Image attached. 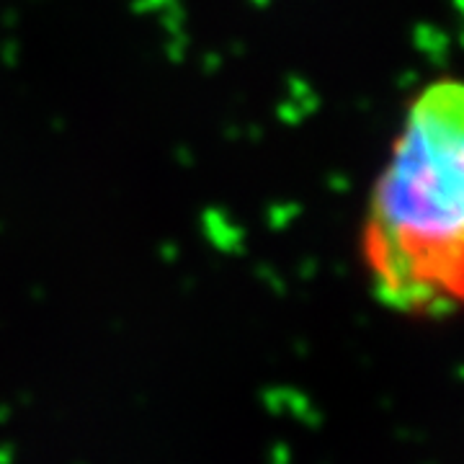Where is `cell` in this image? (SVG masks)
Instances as JSON below:
<instances>
[{
    "mask_svg": "<svg viewBox=\"0 0 464 464\" xmlns=\"http://www.w3.org/2000/svg\"><path fill=\"white\" fill-rule=\"evenodd\" d=\"M364 261L374 295L398 313L464 310V83L415 99L372 194Z\"/></svg>",
    "mask_w": 464,
    "mask_h": 464,
    "instance_id": "obj_1",
    "label": "cell"
}]
</instances>
